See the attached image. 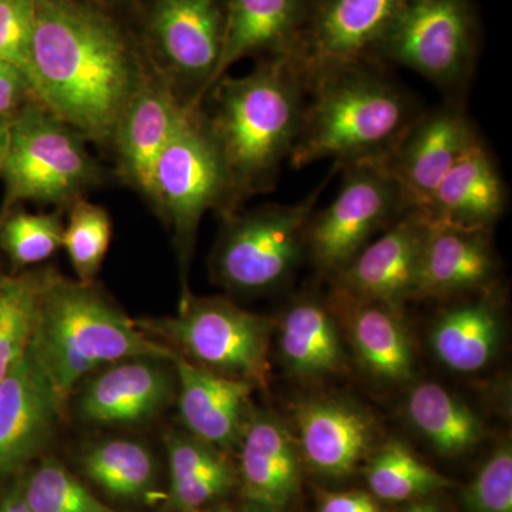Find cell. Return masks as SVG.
Instances as JSON below:
<instances>
[{
	"label": "cell",
	"mask_w": 512,
	"mask_h": 512,
	"mask_svg": "<svg viewBox=\"0 0 512 512\" xmlns=\"http://www.w3.org/2000/svg\"><path fill=\"white\" fill-rule=\"evenodd\" d=\"M146 335L217 375L266 387L274 322L228 298L181 295L177 315L136 320Z\"/></svg>",
	"instance_id": "5b68a950"
},
{
	"label": "cell",
	"mask_w": 512,
	"mask_h": 512,
	"mask_svg": "<svg viewBox=\"0 0 512 512\" xmlns=\"http://www.w3.org/2000/svg\"><path fill=\"white\" fill-rule=\"evenodd\" d=\"M407 414L421 436L444 456L467 453L484 436L477 414L437 383L414 387L407 400Z\"/></svg>",
	"instance_id": "f1b7e54d"
},
{
	"label": "cell",
	"mask_w": 512,
	"mask_h": 512,
	"mask_svg": "<svg viewBox=\"0 0 512 512\" xmlns=\"http://www.w3.org/2000/svg\"><path fill=\"white\" fill-rule=\"evenodd\" d=\"M86 138L39 101L30 103L10 124L3 164L2 212L23 201L66 207L103 180Z\"/></svg>",
	"instance_id": "8992f818"
},
{
	"label": "cell",
	"mask_w": 512,
	"mask_h": 512,
	"mask_svg": "<svg viewBox=\"0 0 512 512\" xmlns=\"http://www.w3.org/2000/svg\"><path fill=\"white\" fill-rule=\"evenodd\" d=\"M37 101L26 74L18 67L0 60V120L12 121L16 116Z\"/></svg>",
	"instance_id": "8d00e7d4"
},
{
	"label": "cell",
	"mask_w": 512,
	"mask_h": 512,
	"mask_svg": "<svg viewBox=\"0 0 512 512\" xmlns=\"http://www.w3.org/2000/svg\"><path fill=\"white\" fill-rule=\"evenodd\" d=\"M10 124L12 121L0 120V175H2L3 164H5L6 154H8Z\"/></svg>",
	"instance_id": "ab89813d"
},
{
	"label": "cell",
	"mask_w": 512,
	"mask_h": 512,
	"mask_svg": "<svg viewBox=\"0 0 512 512\" xmlns=\"http://www.w3.org/2000/svg\"><path fill=\"white\" fill-rule=\"evenodd\" d=\"M177 397L171 360L131 357L111 363L79 394L77 414L94 426H136L156 419Z\"/></svg>",
	"instance_id": "e0dca14e"
},
{
	"label": "cell",
	"mask_w": 512,
	"mask_h": 512,
	"mask_svg": "<svg viewBox=\"0 0 512 512\" xmlns=\"http://www.w3.org/2000/svg\"><path fill=\"white\" fill-rule=\"evenodd\" d=\"M208 96L205 120L227 175L225 218L274 188L298 140L308 90L288 56H269L245 76L222 77Z\"/></svg>",
	"instance_id": "7a4b0ae2"
},
{
	"label": "cell",
	"mask_w": 512,
	"mask_h": 512,
	"mask_svg": "<svg viewBox=\"0 0 512 512\" xmlns=\"http://www.w3.org/2000/svg\"><path fill=\"white\" fill-rule=\"evenodd\" d=\"M483 140L463 100L423 110L383 165L407 205L423 210L453 165Z\"/></svg>",
	"instance_id": "4fadbf2b"
},
{
	"label": "cell",
	"mask_w": 512,
	"mask_h": 512,
	"mask_svg": "<svg viewBox=\"0 0 512 512\" xmlns=\"http://www.w3.org/2000/svg\"><path fill=\"white\" fill-rule=\"evenodd\" d=\"M40 362L63 409L84 377L131 357L171 360L174 350L138 328L94 284L42 271L35 332Z\"/></svg>",
	"instance_id": "277c9868"
},
{
	"label": "cell",
	"mask_w": 512,
	"mask_h": 512,
	"mask_svg": "<svg viewBox=\"0 0 512 512\" xmlns=\"http://www.w3.org/2000/svg\"><path fill=\"white\" fill-rule=\"evenodd\" d=\"M185 512H234L229 505L225 504H210L205 505V507L195 508V510L185 511Z\"/></svg>",
	"instance_id": "60d3db41"
},
{
	"label": "cell",
	"mask_w": 512,
	"mask_h": 512,
	"mask_svg": "<svg viewBox=\"0 0 512 512\" xmlns=\"http://www.w3.org/2000/svg\"><path fill=\"white\" fill-rule=\"evenodd\" d=\"M365 474L373 495L390 503L417 500L453 485L400 441H390L377 450Z\"/></svg>",
	"instance_id": "f546056e"
},
{
	"label": "cell",
	"mask_w": 512,
	"mask_h": 512,
	"mask_svg": "<svg viewBox=\"0 0 512 512\" xmlns=\"http://www.w3.org/2000/svg\"><path fill=\"white\" fill-rule=\"evenodd\" d=\"M80 463L84 474L117 500L140 503L157 494V460L140 441H97L83 451Z\"/></svg>",
	"instance_id": "83f0119b"
},
{
	"label": "cell",
	"mask_w": 512,
	"mask_h": 512,
	"mask_svg": "<svg viewBox=\"0 0 512 512\" xmlns=\"http://www.w3.org/2000/svg\"><path fill=\"white\" fill-rule=\"evenodd\" d=\"M467 512H512V451L504 444L485 461L463 493Z\"/></svg>",
	"instance_id": "e575fe53"
},
{
	"label": "cell",
	"mask_w": 512,
	"mask_h": 512,
	"mask_svg": "<svg viewBox=\"0 0 512 512\" xmlns=\"http://www.w3.org/2000/svg\"><path fill=\"white\" fill-rule=\"evenodd\" d=\"M384 66L367 57L309 83L292 168L332 160L340 170L387 160L424 109Z\"/></svg>",
	"instance_id": "3957f363"
},
{
	"label": "cell",
	"mask_w": 512,
	"mask_h": 512,
	"mask_svg": "<svg viewBox=\"0 0 512 512\" xmlns=\"http://www.w3.org/2000/svg\"><path fill=\"white\" fill-rule=\"evenodd\" d=\"M225 9L221 0H154L148 29L165 76L191 89L201 106L220 62Z\"/></svg>",
	"instance_id": "7c38bea8"
},
{
	"label": "cell",
	"mask_w": 512,
	"mask_h": 512,
	"mask_svg": "<svg viewBox=\"0 0 512 512\" xmlns=\"http://www.w3.org/2000/svg\"><path fill=\"white\" fill-rule=\"evenodd\" d=\"M64 221L59 211L33 214L15 208L0 214V249L15 274L55 255L63 244Z\"/></svg>",
	"instance_id": "d6a6232c"
},
{
	"label": "cell",
	"mask_w": 512,
	"mask_h": 512,
	"mask_svg": "<svg viewBox=\"0 0 512 512\" xmlns=\"http://www.w3.org/2000/svg\"><path fill=\"white\" fill-rule=\"evenodd\" d=\"M299 453L320 476L348 477L365 460L376 439L366 410L340 399H313L295 409Z\"/></svg>",
	"instance_id": "44dd1931"
},
{
	"label": "cell",
	"mask_w": 512,
	"mask_h": 512,
	"mask_svg": "<svg viewBox=\"0 0 512 512\" xmlns=\"http://www.w3.org/2000/svg\"><path fill=\"white\" fill-rule=\"evenodd\" d=\"M318 512H382L376 498L362 491L323 493L319 497Z\"/></svg>",
	"instance_id": "74e56055"
},
{
	"label": "cell",
	"mask_w": 512,
	"mask_h": 512,
	"mask_svg": "<svg viewBox=\"0 0 512 512\" xmlns=\"http://www.w3.org/2000/svg\"><path fill=\"white\" fill-rule=\"evenodd\" d=\"M500 320L488 299L447 309L434 322L430 346L448 369L474 373L493 360L500 345Z\"/></svg>",
	"instance_id": "4316f807"
},
{
	"label": "cell",
	"mask_w": 512,
	"mask_h": 512,
	"mask_svg": "<svg viewBox=\"0 0 512 512\" xmlns=\"http://www.w3.org/2000/svg\"><path fill=\"white\" fill-rule=\"evenodd\" d=\"M228 184L220 153L201 106H192L158 158L151 204L173 229L183 291L205 212L224 211Z\"/></svg>",
	"instance_id": "9c48e42d"
},
{
	"label": "cell",
	"mask_w": 512,
	"mask_h": 512,
	"mask_svg": "<svg viewBox=\"0 0 512 512\" xmlns=\"http://www.w3.org/2000/svg\"><path fill=\"white\" fill-rule=\"evenodd\" d=\"M191 101L181 99L177 87L158 69L144 66L133 96L121 114L111 147L119 174L130 187L153 197L158 158L183 123Z\"/></svg>",
	"instance_id": "5bb4252c"
},
{
	"label": "cell",
	"mask_w": 512,
	"mask_h": 512,
	"mask_svg": "<svg viewBox=\"0 0 512 512\" xmlns=\"http://www.w3.org/2000/svg\"><path fill=\"white\" fill-rule=\"evenodd\" d=\"M35 22L36 0H0V60L22 70L30 86Z\"/></svg>",
	"instance_id": "d590c367"
},
{
	"label": "cell",
	"mask_w": 512,
	"mask_h": 512,
	"mask_svg": "<svg viewBox=\"0 0 512 512\" xmlns=\"http://www.w3.org/2000/svg\"><path fill=\"white\" fill-rule=\"evenodd\" d=\"M404 512H440L436 504L433 503H417L407 508Z\"/></svg>",
	"instance_id": "b9f144b4"
},
{
	"label": "cell",
	"mask_w": 512,
	"mask_h": 512,
	"mask_svg": "<svg viewBox=\"0 0 512 512\" xmlns=\"http://www.w3.org/2000/svg\"><path fill=\"white\" fill-rule=\"evenodd\" d=\"M309 6L311 0H228L220 62L210 90L232 64L245 57L291 55Z\"/></svg>",
	"instance_id": "603a6c76"
},
{
	"label": "cell",
	"mask_w": 512,
	"mask_h": 512,
	"mask_svg": "<svg viewBox=\"0 0 512 512\" xmlns=\"http://www.w3.org/2000/svg\"><path fill=\"white\" fill-rule=\"evenodd\" d=\"M42 271L0 276V382L32 342Z\"/></svg>",
	"instance_id": "4dcf8cb0"
},
{
	"label": "cell",
	"mask_w": 512,
	"mask_h": 512,
	"mask_svg": "<svg viewBox=\"0 0 512 512\" xmlns=\"http://www.w3.org/2000/svg\"><path fill=\"white\" fill-rule=\"evenodd\" d=\"M284 366L299 379H323L345 369V350L330 308L316 296L289 306L278 330Z\"/></svg>",
	"instance_id": "d4e9b609"
},
{
	"label": "cell",
	"mask_w": 512,
	"mask_h": 512,
	"mask_svg": "<svg viewBox=\"0 0 512 512\" xmlns=\"http://www.w3.org/2000/svg\"><path fill=\"white\" fill-rule=\"evenodd\" d=\"M427 228L429 220L423 211L404 212L332 278L336 291L402 309L407 299L416 298Z\"/></svg>",
	"instance_id": "2e32d148"
},
{
	"label": "cell",
	"mask_w": 512,
	"mask_h": 512,
	"mask_svg": "<svg viewBox=\"0 0 512 512\" xmlns=\"http://www.w3.org/2000/svg\"><path fill=\"white\" fill-rule=\"evenodd\" d=\"M480 56L474 0H407L370 59L397 64L463 100Z\"/></svg>",
	"instance_id": "ba28073f"
},
{
	"label": "cell",
	"mask_w": 512,
	"mask_h": 512,
	"mask_svg": "<svg viewBox=\"0 0 512 512\" xmlns=\"http://www.w3.org/2000/svg\"><path fill=\"white\" fill-rule=\"evenodd\" d=\"M497 269L491 229L429 221L421 249L416 298L488 292Z\"/></svg>",
	"instance_id": "ac0fdd59"
},
{
	"label": "cell",
	"mask_w": 512,
	"mask_h": 512,
	"mask_svg": "<svg viewBox=\"0 0 512 512\" xmlns=\"http://www.w3.org/2000/svg\"><path fill=\"white\" fill-rule=\"evenodd\" d=\"M333 306L346 318L353 348L372 375L390 383L412 379V340L400 319V309L350 298L336 289Z\"/></svg>",
	"instance_id": "cb8c5ba5"
},
{
	"label": "cell",
	"mask_w": 512,
	"mask_h": 512,
	"mask_svg": "<svg viewBox=\"0 0 512 512\" xmlns=\"http://www.w3.org/2000/svg\"><path fill=\"white\" fill-rule=\"evenodd\" d=\"M2 275H3L2 272H0V276H2Z\"/></svg>",
	"instance_id": "7bdbcfd3"
},
{
	"label": "cell",
	"mask_w": 512,
	"mask_h": 512,
	"mask_svg": "<svg viewBox=\"0 0 512 512\" xmlns=\"http://www.w3.org/2000/svg\"><path fill=\"white\" fill-rule=\"evenodd\" d=\"M332 173L295 204H266L225 217L212 275L227 291L256 295L284 285L306 254V234Z\"/></svg>",
	"instance_id": "52a82bcc"
},
{
	"label": "cell",
	"mask_w": 512,
	"mask_h": 512,
	"mask_svg": "<svg viewBox=\"0 0 512 512\" xmlns=\"http://www.w3.org/2000/svg\"><path fill=\"white\" fill-rule=\"evenodd\" d=\"M64 412L30 343L0 382V483L46 450Z\"/></svg>",
	"instance_id": "9a60e30c"
},
{
	"label": "cell",
	"mask_w": 512,
	"mask_h": 512,
	"mask_svg": "<svg viewBox=\"0 0 512 512\" xmlns=\"http://www.w3.org/2000/svg\"><path fill=\"white\" fill-rule=\"evenodd\" d=\"M113 222L106 208L80 198L70 205L62 248L69 256L77 281L94 284L109 252Z\"/></svg>",
	"instance_id": "1f68e13d"
},
{
	"label": "cell",
	"mask_w": 512,
	"mask_h": 512,
	"mask_svg": "<svg viewBox=\"0 0 512 512\" xmlns=\"http://www.w3.org/2000/svg\"><path fill=\"white\" fill-rule=\"evenodd\" d=\"M507 204L503 175L480 140L453 165L420 211L431 222L493 231Z\"/></svg>",
	"instance_id": "7402d4cb"
},
{
	"label": "cell",
	"mask_w": 512,
	"mask_h": 512,
	"mask_svg": "<svg viewBox=\"0 0 512 512\" xmlns=\"http://www.w3.org/2000/svg\"><path fill=\"white\" fill-rule=\"evenodd\" d=\"M165 447L170 470L167 503L171 510L185 512L217 503L234 487L237 473L227 451L188 431H170Z\"/></svg>",
	"instance_id": "484cf974"
},
{
	"label": "cell",
	"mask_w": 512,
	"mask_h": 512,
	"mask_svg": "<svg viewBox=\"0 0 512 512\" xmlns=\"http://www.w3.org/2000/svg\"><path fill=\"white\" fill-rule=\"evenodd\" d=\"M143 69L109 16L79 0H36L33 92L87 141L111 147Z\"/></svg>",
	"instance_id": "6da1fadb"
},
{
	"label": "cell",
	"mask_w": 512,
	"mask_h": 512,
	"mask_svg": "<svg viewBox=\"0 0 512 512\" xmlns=\"http://www.w3.org/2000/svg\"><path fill=\"white\" fill-rule=\"evenodd\" d=\"M407 0H311L289 59L306 87L320 74L372 55Z\"/></svg>",
	"instance_id": "8fae6325"
},
{
	"label": "cell",
	"mask_w": 512,
	"mask_h": 512,
	"mask_svg": "<svg viewBox=\"0 0 512 512\" xmlns=\"http://www.w3.org/2000/svg\"><path fill=\"white\" fill-rule=\"evenodd\" d=\"M177 403L185 430L202 441L231 451L239 446L252 416L254 384L217 375L174 353Z\"/></svg>",
	"instance_id": "ffe728a7"
},
{
	"label": "cell",
	"mask_w": 512,
	"mask_h": 512,
	"mask_svg": "<svg viewBox=\"0 0 512 512\" xmlns=\"http://www.w3.org/2000/svg\"><path fill=\"white\" fill-rule=\"evenodd\" d=\"M0 512H33L22 491V483L13 484L12 487L0 497Z\"/></svg>",
	"instance_id": "f35d334b"
},
{
	"label": "cell",
	"mask_w": 512,
	"mask_h": 512,
	"mask_svg": "<svg viewBox=\"0 0 512 512\" xmlns=\"http://www.w3.org/2000/svg\"><path fill=\"white\" fill-rule=\"evenodd\" d=\"M340 170L338 194L328 207L313 212L306 234V254L329 278H335L376 234L410 210L402 188L383 164Z\"/></svg>",
	"instance_id": "30bf717a"
},
{
	"label": "cell",
	"mask_w": 512,
	"mask_h": 512,
	"mask_svg": "<svg viewBox=\"0 0 512 512\" xmlns=\"http://www.w3.org/2000/svg\"><path fill=\"white\" fill-rule=\"evenodd\" d=\"M238 448L248 511H285L301 487V453L284 421L271 413H252Z\"/></svg>",
	"instance_id": "d6986e66"
},
{
	"label": "cell",
	"mask_w": 512,
	"mask_h": 512,
	"mask_svg": "<svg viewBox=\"0 0 512 512\" xmlns=\"http://www.w3.org/2000/svg\"><path fill=\"white\" fill-rule=\"evenodd\" d=\"M20 483L33 512H117L55 458H43Z\"/></svg>",
	"instance_id": "836d02e7"
}]
</instances>
